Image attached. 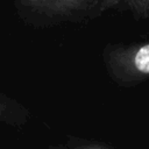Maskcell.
I'll return each instance as SVG.
<instances>
[{
  "label": "cell",
  "mask_w": 149,
  "mask_h": 149,
  "mask_svg": "<svg viewBox=\"0 0 149 149\" xmlns=\"http://www.w3.org/2000/svg\"><path fill=\"white\" fill-rule=\"evenodd\" d=\"M102 7V10H107L109 8H119L121 0H99Z\"/></svg>",
  "instance_id": "4"
},
{
  "label": "cell",
  "mask_w": 149,
  "mask_h": 149,
  "mask_svg": "<svg viewBox=\"0 0 149 149\" xmlns=\"http://www.w3.org/2000/svg\"><path fill=\"white\" fill-rule=\"evenodd\" d=\"M119 8L130 10L136 19H147L149 14V0H121Z\"/></svg>",
  "instance_id": "3"
},
{
  "label": "cell",
  "mask_w": 149,
  "mask_h": 149,
  "mask_svg": "<svg viewBox=\"0 0 149 149\" xmlns=\"http://www.w3.org/2000/svg\"><path fill=\"white\" fill-rule=\"evenodd\" d=\"M17 14L31 24L81 22L100 16L99 0H14Z\"/></svg>",
  "instance_id": "1"
},
{
  "label": "cell",
  "mask_w": 149,
  "mask_h": 149,
  "mask_svg": "<svg viewBox=\"0 0 149 149\" xmlns=\"http://www.w3.org/2000/svg\"><path fill=\"white\" fill-rule=\"evenodd\" d=\"M87 149H104V148H87Z\"/></svg>",
  "instance_id": "5"
},
{
  "label": "cell",
  "mask_w": 149,
  "mask_h": 149,
  "mask_svg": "<svg viewBox=\"0 0 149 149\" xmlns=\"http://www.w3.org/2000/svg\"><path fill=\"white\" fill-rule=\"evenodd\" d=\"M107 62L113 74L122 81L146 78L149 73V44L113 45L107 54Z\"/></svg>",
  "instance_id": "2"
},
{
  "label": "cell",
  "mask_w": 149,
  "mask_h": 149,
  "mask_svg": "<svg viewBox=\"0 0 149 149\" xmlns=\"http://www.w3.org/2000/svg\"><path fill=\"white\" fill-rule=\"evenodd\" d=\"M1 111H2V105L0 104V113H1Z\"/></svg>",
  "instance_id": "6"
}]
</instances>
